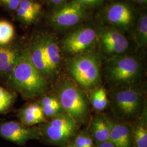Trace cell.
Wrapping results in <instances>:
<instances>
[{"label": "cell", "mask_w": 147, "mask_h": 147, "mask_svg": "<svg viewBox=\"0 0 147 147\" xmlns=\"http://www.w3.org/2000/svg\"><path fill=\"white\" fill-rule=\"evenodd\" d=\"M5 83L25 99H34L47 93L49 86L32 63L27 48L22 50L18 62Z\"/></svg>", "instance_id": "6da1fadb"}, {"label": "cell", "mask_w": 147, "mask_h": 147, "mask_svg": "<svg viewBox=\"0 0 147 147\" xmlns=\"http://www.w3.org/2000/svg\"><path fill=\"white\" fill-rule=\"evenodd\" d=\"M144 73L141 59L126 54L109 58L105 67V80L112 88L140 86Z\"/></svg>", "instance_id": "7a4b0ae2"}, {"label": "cell", "mask_w": 147, "mask_h": 147, "mask_svg": "<svg viewBox=\"0 0 147 147\" xmlns=\"http://www.w3.org/2000/svg\"><path fill=\"white\" fill-rule=\"evenodd\" d=\"M109 98L113 115L121 121L128 123L136 119L147 106L140 86L112 88Z\"/></svg>", "instance_id": "3957f363"}, {"label": "cell", "mask_w": 147, "mask_h": 147, "mask_svg": "<svg viewBox=\"0 0 147 147\" xmlns=\"http://www.w3.org/2000/svg\"><path fill=\"white\" fill-rule=\"evenodd\" d=\"M67 70L74 82L86 90H91L101 83L100 59L91 51L72 56L67 63Z\"/></svg>", "instance_id": "277c9868"}, {"label": "cell", "mask_w": 147, "mask_h": 147, "mask_svg": "<svg viewBox=\"0 0 147 147\" xmlns=\"http://www.w3.org/2000/svg\"><path fill=\"white\" fill-rule=\"evenodd\" d=\"M57 88L56 96L64 113L79 125L85 123L89 118V101L84 90L70 80L61 82Z\"/></svg>", "instance_id": "5b68a950"}, {"label": "cell", "mask_w": 147, "mask_h": 147, "mask_svg": "<svg viewBox=\"0 0 147 147\" xmlns=\"http://www.w3.org/2000/svg\"><path fill=\"white\" fill-rule=\"evenodd\" d=\"M41 139L48 144L64 147L77 131L79 124L65 113L39 124Z\"/></svg>", "instance_id": "8992f818"}, {"label": "cell", "mask_w": 147, "mask_h": 147, "mask_svg": "<svg viewBox=\"0 0 147 147\" xmlns=\"http://www.w3.org/2000/svg\"><path fill=\"white\" fill-rule=\"evenodd\" d=\"M97 36L94 28L80 27L70 32L63 39L62 49L65 53L72 56L88 52L94 45Z\"/></svg>", "instance_id": "52a82bcc"}, {"label": "cell", "mask_w": 147, "mask_h": 147, "mask_svg": "<svg viewBox=\"0 0 147 147\" xmlns=\"http://www.w3.org/2000/svg\"><path fill=\"white\" fill-rule=\"evenodd\" d=\"M0 138L24 146L29 141L41 139V135L38 125L25 126L19 121H0Z\"/></svg>", "instance_id": "ba28073f"}, {"label": "cell", "mask_w": 147, "mask_h": 147, "mask_svg": "<svg viewBox=\"0 0 147 147\" xmlns=\"http://www.w3.org/2000/svg\"><path fill=\"white\" fill-rule=\"evenodd\" d=\"M86 8L73 0L53 11L49 17V21L53 26L59 28L71 27L84 19L86 13Z\"/></svg>", "instance_id": "9c48e42d"}, {"label": "cell", "mask_w": 147, "mask_h": 147, "mask_svg": "<svg viewBox=\"0 0 147 147\" xmlns=\"http://www.w3.org/2000/svg\"><path fill=\"white\" fill-rule=\"evenodd\" d=\"M100 47L110 57L127 54L130 44L126 37L115 27L104 30L99 36Z\"/></svg>", "instance_id": "30bf717a"}, {"label": "cell", "mask_w": 147, "mask_h": 147, "mask_svg": "<svg viewBox=\"0 0 147 147\" xmlns=\"http://www.w3.org/2000/svg\"><path fill=\"white\" fill-rule=\"evenodd\" d=\"M106 18L117 29L127 30L134 24L135 14L130 5L124 2H117L108 7Z\"/></svg>", "instance_id": "8fae6325"}, {"label": "cell", "mask_w": 147, "mask_h": 147, "mask_svg": "<svg viewBox=\"0 0 147 147\" xmlns=\"http://www.w3.org/2000/svg\"><path fill=\"white\" fill-rule=\"evenodd\" d=\"M27 49L32 63L45 79L49 84H51L42 34L36 37Z\"/></svg>", "instance_id": "7c38bea8"}, {"label": "cell", "mask_w": 147, "mask_h": 147, "mask_svg": "<svg viewBox=\"0 0 147 147\" xmlns=\"http://www.w3.org/2000/svg\"><path fill=\"white\" fill-rule=\"evenodd\" d=\"M42 37L52 84L57 79L60 71L61 49L55 37L50 34H42Z\"/></svg>", "instance_id": "4fadbf2b"}, {"label": "cell", "mask_w": 147, "mask_h": 147, "mask_svg": "<svg viewBox=\"0 0 147 147\" xmlns=\"http://www.w3.org/2000/svg\"><path fill=\"white\" fill-rule=\"evenodd\" d=\"M22 50L12 44L0 46V76L5 82L12 73Z\"/></svg>", "instance_id": "5bb4252c"}, {"label": "cell", "mask_w": 147, "mask_h": 147, "mask_svg": "<svg viewBox=\"0 0 147 147\" xmlns=\"http://www.w3.org/2000/svg\"><path fill=\"white\" fill-rule=\"evenodd\" d=\"M17 117L21 123L27 126H37L47 121L38 101L28 103L19 109Z\"/></svg>", "instance_id": "9a60e30c"}, {"label": "cell", "mask_w": 147, "mask_h": 147, "mask_svg": "<svg viewBox=\"0 0 147 147\" xmlns=\"http://www.w3.org/2000/svg\"><path fill=\"white\" fill-rule=\"evenodd\" d=\"M109 141L116 147H131V124L126 121H111Z\"/></svg>", "instance_id": "2e32d148"}, {"label": "cell", "mask_w": 147, "mask_h": 147, "mask_svg": "<svg viewBox=\"0 0 147 147\" xmlns=\"http://www.w3.org/2000/svg\"><path fill=\"white\" fill-rule=\"evenodd\" d=\"M42 11L41 5L33 0H22L16 11L18 19L25 24L37 20Z\"/></svg>", "instance_id": "e0dca14e"}, {"label": "cell", "mask_w": 147, "mask_h": 147, "mask_svg": "<svg viewBox=\"0 0 147 147\" xmlns=\"http://www.w3.org/2000/svg\"><path fill=\"white\" fill-rule=\"evenodd\" d=\"M132 137L135 147H147V107L132 122Z\"/></svg>", "instance_id": "ac0fdd59"}, {"label": "cell", "mask_w": 147, "mask_h": 147, "mask_svg": "<svg viewBox=\"0 0 147 147\" xmlns=\"http://www.w3.org/2000/svg\"><path fill=\"white\" fill-rule=\"evenodd\" d=\"M91 131L97 144L109 141L111 121L104 115L95 116L90 123Z\"/></svg>", "instance_id": "d6986e66"}, {"label": "cell", "mask_w": 147, "mask_h": 147, "mask_svg": "<svg viewBox=\"0 0 147 147\" xmlns=\"http://www.w3.org/2000/svg\"><path fill=\"white\" fill-rule=\"evenodd\" d=\"M38 102L42 106L44 115L47 121L64 113L56 95L45 93L39 97Z\"/></svg>", "instance_id": "ffe728a7"}, {"label": "cell", "mask_w": 147, "mask_h": 147, "mask_svg": "<svg viewBox=\"0 0 147 147\" xmlns=\"http://www.w3.org/2000/svg\"><path fill=\"white\" fill-rule=\"evenodd\" d=\"M89 103L95 110L101 112L109 105L107 93L105 87L101 85L89 91Z\"/></svg>", "instance_id": "44dd1931"}, {"label": "cell", "mask_w": 147, "mask_h": 147, "mask_svg": "<svg viewBox=\"0 0 147 147\" xmlns=\"http://www.w3.org/2000/svg\"><path fill=\"white\" fill-rule=\"evenodd\" d=\"M17 93L0 85V114L10 110L16 102Z\"/></svg>", "instance_id": "7402d4cb"}, {"label": "cell", "mask_w": 147, "mask_h": 147, "mask_svg": "<svg viewBox=\"0 0 147 147\" xmlns=\"http://www.w3.org/2000/svg\"><path fill=\"white\" fill-rule=\"evenodd\" d=\"M136 39L140 47H146L147 44V16L143 13L140 16L136 28Z\"/></svg>", "instance_id": "603a6c76"}, {"label": "cell", "mask_w": 147, "mask_h": 147, "mask_svg": "<svg viewBox=\"0 0 147 147\" xmlns=\"http://www.w3.org/2000/svg\"><path fill=\"white\" fill-rule=\"evenodd\" d=\"M15 36V29L9 21L0 20V46L10 44Z\"/></svg>", "instance_id": "cb8c5ba5"}, {"label": "cell", "mask_w": 147, "mask_h": 147, "mask_svg": "<svg viewBox=\"0 0 147 147\" xmlns=\"http://www.w3.org/2000/svg\"><path fill=\"white\" fill-rule=\"evenodd\" d=\"M22 0H0V3L11 11H16Z\"/></svg>", "instance_id": "d4e9b609"}, {"label": "cell", "mask_w": 147, "mask_h": 147, "mask_svg": "<svg viewBox=\"0 0 147 147\" xmlns=\"http://www.w3.org/2000/svg\"><path fill=\"white\" fill-rule=\"evenodd\" d=\"M85 7L87 6H98L102 5L104 0H75Z\"/></svg>", "instance_id": "484cf974"}, {"label": "cell", "mask_w": 147, "mask_h": 147, "mask_svg": "<svg viewBox=\"0 0 147 147\" xmlns=\"http://www.w3.org/2000/svg\"><path fill=\"white\" fill-rule=\"evenodd\" d=\"M74 144L76 147H86L85 132H81L76 137Z\"/></svg>", "instance_id": "4316f807"}, {"label": "cell", "mask_w": 147, "mask_h": 147, "mask_svg": "<svg viewBox=\"0 0 147 147\" xmlns=\"http://www.w3.org/2000/svg\"><path fill=\"white\" fill-rule=\"evenodd\" d=\"M48 2L54 7H60L62 5H64L67 0H47Z\"/></svg>", "instance_id": "83f0119b"}, {"label": "cell", "mask_w": 147, "mask_h": 147, "mask_svg": "<svg viewBox=\"0 0 147 147\" xmlns=\"http://www.w3.org/2000/svg\"><path fill=\"white\" fill-rule=\"evenodd\" d=\"M86 147H93V139L88 132H85Z\"/></svg>", "instance_id": "f1b7e54d"}, {"label": "cell", "mask_w": 147, "mask_h": 147, "mask_svg": "<svg viewBox=\"0 0 147 147\" xmlns=\"http://www.w3.org/2000/svg\"><path fill=\"white\" fill-rule=\"evenodd\" d=\"M97 147H116L110 141L103 142L97 145Z\"/></svg>", "instance_id": "f546056e"}, {"label": "cell", "mask_w": 147, "mask_h": 147, "mask_svg": "<svg viewBox=\"0 0 147 147\" xmlns=\"http://www.w3.org/2000/svg\"><path fill=\"white\" fill-rule=\"evenodd\" d=\"M131 1L140 5H146L147 2V0H131Z\"/></svg>", "instance_id": "4dcf8cb0"}, {"label": "cell", "mask_w": 147, "mask_h": 147, "mask_svg": "<svg viewBox=\"0 0 147 147\" xmlns=\"http://www.w3.org/2000/svg\"><path fill=\"white\" fill-rule=\"evenodd\" d=\"M67 147H76L75 146V145L74 144V143H71L70 144H69V146H68Z\"/></svg>", "instance_id": "1f68e13d"}]
</instances>
